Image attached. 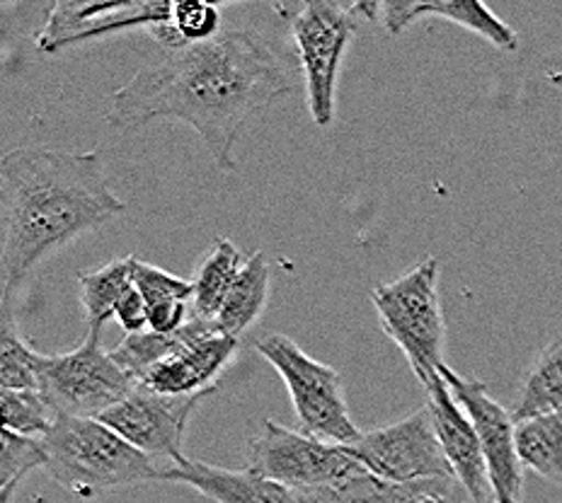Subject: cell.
I'll list each match as a JSON object with an SVG mask.
<instances>
[{"label": "cell", "mask_w": 562, "mask_h": 503, "mask_svg": "<svg viewBox=\"0 0 562 503\" xmlns=\"http://www.w3.org/2000/svg\"><path fill=\"white\" fill-rule=\"evenodd\" d=\"M294 88V70L272 42L255 30H233L138 70L112 95L108 124L134 132L156 119L184 122L216 165L233 172V146L245 122Z\"/></svg>", "instance_id": "obj_1"}, {"label": "cell", "mask_w": 562, "mask_h": 503, "mask_svg": "<svg viewBox=\"0 0 562 503\" xmlns=\"http://www.w3.org/2000/svg\"><path fill=\"white\" fill-rule=\"evenodd\" d=\"M5 218L0 276L15 290L46 254L126 210L104 178L100 153L22 146L0 160Z\"/></svg>", "instance_id": "obj_2"}, {"label": "cell", "mask_w": 562, "mask_h": 503, "mask_svg": "<svg viewBox=\"0 0 562 503\" xmlns=\"http://www.w3.org/2000/svg\"><path fill=\"white\" fill-rule=\"evenodd\" d=\"M44 470L58 487L80 499H95L114 489L166 482V467L136 450L100 419L56 416L40 438Z\"/></svg>", "instance_id": "obj_3"}, {"label": "cell", "mask_w": 562, "mask_h": 503, "mask_svg": "<svg viewBox=\"0 0 562 503\" xmlns=\"http://www.w3.org/2000/svg\"><path fill=\"white\" fill-rule=\"evenodd\" d=\"M385 336L401 346L422 385L447 366V322L439 300V260L427 256L391 284L371 290Z\"/></svg>", "instance_id": "obj_4"}, {"label": "cell", "mask_w": 562, "mask_h": 503, "mask_svg": "<svg viewBox=\"0 0 562 503\" xmlns=\"http://www.w3.org/2000/svg\"><path fill=\"white\" fill-rule=\"evenodd\" d=\"M257 351L284 380L301 434L333 443V446H349L361 436V431L349 416L342 380L333 366L311 358L284 334H269L260 339Z\"/></svg>", "instance_id": "obj_5"}, {"label": "cell", "mask_w": 562, "mask_h": 503, "mask_svg": "<svg viewBox=\"0 0 562 503\" xmlns=\"http://www.w3.org/2000/svg\"><path fill=\"white\" fill-rule=\"evenodd\" d=\"M102 332H90L68 354H42L37 392L56 416L100 419L136 388V380L100 344Z\"/></svg>", "instance_id": "obj_6"}, {"label": "cell", "mask_w": 562, "mask_h": 503, "mask_svg": "<svg viewBox=\"0 0 562 503\" xmlns=\"http://www.w3.org/2000/svg\"><path fill=\"white\" fill-rule=\"evenodd\" d=\"M355 30V8L333 0H311L291 10V32L306 78L308 110L321 128H330L335 122L337 73Z\"/></svg>", "instance_id": "obj_7"}, {"label": "cell", "mask_w": 562, "mask_h": 503, "mask_svg": "<svg viewBox=\"0 0 562 503\" xmlns=\"http://www.w3.org/2000/svg\"><path fill=\"white\" fill-rule=\"evenodd\" d=\"M342 448L367 472L389 479V482L417 484L456 479L449 460L441 453L427 404L391 426L361 434L355 443Z\"/></svg>", "instance_id": "obj_8"}, {"label": "cell", "mask_w": 562, "mask_h": 503, "mask_svg": "<svg viewBox=\"0 0 562 503\" xmlns=\"http://www.w3.org/2000/svg\"><path fill=\"white\" fill-rule=\"evenodd\" d=\"M248 470L296 491L337 484L364 467L349 458L342 446H333L267 419L262 434L250 441Z\"/></svg>", "instance_id": "obj_9"}, {"label": "cell", "mask_w": 562, "mask_h": 503, "mask_svg": "<svg viewBox=\"0 0 562 503\" xmlns=\"http://www.w3.org/2000/svg\"><path fill=\"white\" fill-rule=\"evenodd\" d=\"M456 402L463 407L477 431L487 475L497 503H524V462L517 448V421L507 407L492 400L485 385L468 380L449 366L439 370Z\"/></svg>", "instance_id": "obj_10"}, {"label": "cell", "mask_w": 562, "mask_h": 503, "mask_svg": "<svg viewBox=\"0 0 562 503\" xmlns=\"http://www.w3.org/2000/svg\"><path fill=\"white\" fill-rule=\"evenodd\" d=\"M211 392L196 395H162L144 385L128 392L100 416L104 426L116 431L126 443L148 458H182V438L196 404Z\"/></svg>", "instance_id": "obj_11"}, {"label": "cell", "mask_w": 562, "mask_h": 503, "mask_svg": "<svg viewBox=\"0 0 562 503\" xmlns=\"http://www.w3.org/2000/svg\"><path fill=\"white\" fill-rule=\"evenodd\" d=\"M427 392V409L431 414V424H435L437 438L443 458L449 460L451 470L456 475V482L461 484L465 496L471 503H497L495 491L490 484L487 465L483 448H480L477 431L473 421L468 419L463 407L456 402L449 385L443 382L441 376L431 378L425 385Z\"/></svg>", "instance_id": "obj_12"}, {"label": "cell", "mask_w": 562, "mask_h": 503, "mask_svg": "<svg viewBox=\"0 0 562 503\" xmlns=\"http://www.w3.org/2000/svg\"><path fill=\"white\" fill-rule=\"evenodd\" d=\"M172 3H58L37 44L44 52L108 37L132 27L156 30L170 22Z\"/></svg>", "instance_id": "obj_13"}, {"label": "cell", "mask_w": 562, "mask_h": 503, "mask_svg": "<svg viewBox=\"0 0 562 503\" xmlns=\"http://www.w3.org/2000/svg\"><path fill=\"white\" fill-rule=\"evenodd\" d=\"M238 354V339L218 332L216 322L202 320L182 348L148 373L138 385L162 395L214 392L216 380Z\"/></svg>", "instance_id": "obj_14"}, {"label": "cell", "mask_w": 562, "mask_h": 503, "mask_svg": "<svg viewBox=\"0 0 562 503\" xmlns=\"http://www.w3.org/2000/svg\"><path fill=\"white\" fill-rule=\"evenodd\" d=\"M427 18L449 20L453 25L471 30L502 52H514L519 46L517 32L477 0H391L381 3L379 10V20L391 34H403L415 22Z\"/></svg>", "instance_id": "obj_15"}, {"label": "cell", "mask_w": 562, "mask_h": 503, "mask_svg": "<svg viewBox=\"0 0 562 503\" xmlns=\"http://www.w3.org/2000/svg\"><path fill=\"white\" fill-rule=\"evenodd\" d=\"M166 482H182L214 503H299L294 489L252 470H224L192 458H178L166 470Z\"/></svg>", "instance_id": "obj_16"}, {"label": "cell", "mask_w": 562, "mask_h": 503, "mask_svg": "<svg viewBox=\"0 0 562 503\" xmlns=\"http://www.w3.org/2000/svg\"><path fill=\"white\" fill-rule=\"evenodd\" d=\"M461 487L456 479H437V482H417V484H397L381 479L367 470L351 475L342 482L315 489H296L294 494L299 503H425L431 499H441L456 503Z\"/></svg>", "instance_id": "obj_17"}, {"label": "cell", "mask_w": 562, "mask_h": 503, "mask_svg": "<svg viewBox=\"0 0 562 503\" xmlns=\"http://www.w3.org/2000/svg\"><path fill=\"white\" fill-rule=\"evenodd\" d=\"M269 262L265 252H255L250 260H245L238 278L233 281L228 296L216 315V327L221 334L238 339L248 327L260 318L267 308L269 298Z\"/></svg>", "instance_id": "obj_18"}, {"label": "cell", "mask_w": 562, "mask_h": 503, "mask_svg": "<svg viewBox=\"0 0 562 503\" xmlns=\"http://www.w3.org/2000/svg\"><path fill=\"white\" fill-rule=\"evenodd\" d=\"M509 412L517 424L562 412V334L555 336L526 370Z\"/></svg>", "instance_id": "obj_19"}, {"label": "cell", "mask_w": 562, "mask_h": 503, "mask_svg": "<svg viewBox=\"0 0 562 503\" xmlns=\"http://www.w3.org/2000/svg\"><path fill=\"white\" fill-rule=\"evenodd\" d=\"M40 358V351H34L22 336L13 290H5L0 298V385L37 392Z\"/></svg>", "instance_id": "obj_20"}, {"label": "cell", "mask_w": 562, "mask_h": 503, "mask_svg": "<svg viewBox=\"0 0 562 503\" xmlns=\"http://www.w3.org/2000/svg\"><path fill=\"white\" fill-rule=\"evenodd\" d=\"M80 302L86 308L88 330L102 332L104 324L114 318L116 302L134 286V254L124 260H114L92 272L78 276Z\"/></svg>", "instance_id": "obj_21"}, {"label": "cell", "mask_w": 562, "mask_h": 503, "mask_svg": "<svg viewBox=\"0 0 562 503\" xmlns=\"http://www.w3.org/2000/svg\"><path fill=\"white\" fill-rule=\"evenodd\" d=\"M245 260L240 250L226 238H218L211 248L209 256L199 266V272L192 281L194 286V318L214 322L216 315L224 306L233 281L238 278Z\"/></svg>", "instance_id": "obj_22"}, {"label": "cell", "mask_w": 562, "mask_h": 503, "mask_svg": "<svg viewBox=\"0 0 562 503\" xmlns=\"http://www.w3.org/2000/svg\"><path fill=\"white\" fill-rule=\"evenodd\" d=\"M517 448L524 467L562 487V412L517 424Z\"/></svg>", "instance_id": "obj_23"}, {"label": "cell", "mask_w": 562, "mask_h": 503, "mask_svg": "<svg viewBox=\"0 0 562 503\" xmlns=\"http://www.w3.org/2000/svg\"><path fill=\"white\" fill-rule=\"evenodd\" d=\"M199 324L202 320L192 318L187 322L182 330L172 332V334H158L144 330L138 334H126L124 342L112 351V358L120 364L128 376L136 380V385L144 380L150 370H154L160 361H166L168 356H172L175 351L182 348L190 339L196 334Z\"/></svg>", "instance_id": "obj_24"}, {"label": "cell", "mask_w": 562, "mask_h": 503, "mask_svg": "<svg viewBox=\"0 0 562 503\" xmlns=\"http://www.w3.org/2000/svg\"><path fill=\"white\" fill-rule=\"evenodd\" d=\"M37 467H44L40 438L22 436L0 426V503L13 501L18 484Z\"/></svg>", "instance_id": "obj_25"}, {"label": "cell", "mask_w": 562, "mask_h": 503, "mask_svg": "<svg viewBox=\"0 0 562 503\" xmlns=\"http://www.w3.org/2000/svg\"><path fill=\"white\" fill-rule=\"evenodd\" d=\"M56 414L40 392L13 390L0 385V426L15 434L42 438L52 428Z\"/></svg>", "instance_id": "obj_26"}, {"label": "cell", "mask_w": 562, "mask_h": 503, "mask_svg": "<svg viewBox=\"0 0 562 503\" xmlns=\"http://www.w3.org/2000/svg\"><path fill=\"white\" fill-rule=\"evenodd\" d=\"M134 288L146 300L148 308L162 306V302H187L194 296L192 281L175 276L166 268H158L134 256Z\"/></svg>", "instance_id": "obj_27"}, {"label": "cell", "mask_w": 562, "mask_h": 503, "mask_svg": "<svg viewBox=\"0 0 562 503\" xmlns=\"http://www.w3.org/2000/svg\"><path fill=\"white\" fill-rule=\"evenodd\" d=\"M170 27L180 37L182 46L216 39L221 27L218 8L202 3V0H178L170 5Z\"/></svg>", "instance_id": "obj_28"}, {"label": "cell", "mask_w": 562, "mask_h": 503, "mask_svg": "<svg viewBox=\"0 0 562 503\" xmlns=\"http://www.w3.org/2000/svg\"><path fill=\"white\" fill-rule=\"evenodd\" d=\"M114 318L122 324V330H126V334H138L148 330V306L134 286L116 302Z\"/></svg>", "instance_id": "obj_29"}, {"label": "cell", "mask_w": 562, "mask_h": 503, "mask_svg": "<svg viewBox=\"0 0 562 503\" xmlns=\"http://www.w3.org/2000/svg\"><path fill=\"white\" fill-rule=\"evenodd\" d=\"M425 503H449V501H441V499H431V501H425Z\"/></svg>", "instance_id": "obj_30"}]
</instances>
